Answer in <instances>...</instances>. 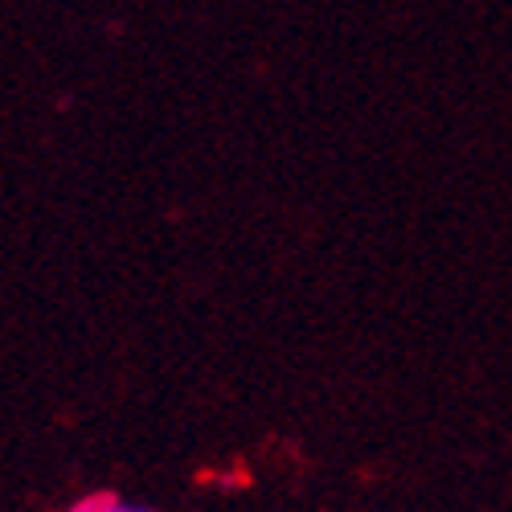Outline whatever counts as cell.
<instances>
[{
	"mask_svg": "<svg viewBox=\"0 0 512 512\" xmlns=\"http://www.w3.org/2000/svg\"><path fill=\"white\" fill-rule=\"evenodd\" d=\"M103 512H152V508H148V504H132V500H123V496H115V492H111Z\"/></svg>",
	"mask_w": 512,
	"mask_h": 512,
	"instance_id": "obj_1",
	"label": "cell"
}]
</instances>
